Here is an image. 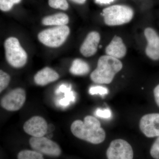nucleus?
<instances>
[{
  "mask_svg": "<svg viewBox=\"0 0 159 159\" xmlns=\"http://www.w3.org/2000/svg\"><path fill=\"white\" fill-rule=\"evenodd\" d=\"M71 131L74 136L92 144H100L106 138L105 130L100 122L93 116H86L84 122L75 120L71 125Z\"/></svg>",
  "mask_w": 159,
  "mask_h": 159,
  "instance_id": "nucleus-1",
  "label": "nucleus"
},
{
  "mask_svg": "<svg viewBox=\"0 0 159 159\" xmlns=\"http://www.w3.org/2000/svg\"><path fill=\"white\" fill-rule=\"evenodd\" d=\"M122 67V62L119 59L103 55L98 60L97 68L91 73V80L98 84H109Z\"/></svg>",
  "mask_w": 159,
  "mask_h": 159,
  "instance_id": "nucleus-2",
  "label": "nucleus"
},
{
  "mask_svg": "<svg viewBox=\"0 0 159 159\" xmlns=\"http://www.w3.org/2000/svg\"><path fill=\"white\" fill-rule=\"evenodd\" d=\"M102 15L106 25L119 26L129 23L133 18L134 11L129 6L114 5L103 9Z\"/></svg>",
  "mask_w": 159,
  "mask_h": 159,
  "instance_id": "nucleus-3",
  "label": "nucleus"
},
{
  "mask_svg": "<svg viewBox=\"0 0 159 159\" xmlns=\"http://www.w3.org/2000/svg\"><path fill=\"white\" fill-rule=\"evenodd\" d=\"M4 47L6 60L10 65L16 68L25 65L28 55L17 38L11 37L7 39L5 41Z\"/></svg>",
  "mask_w": 159,
  "mask_h": 159,
  "instance_id": "nucleus-4",
  "label": "nucleus"
},
{
  "mask_svg": "<svg viewBox=\"0 0 159 159\" xmlns=\"http://www.w3.org/2000/svg\"><path fill=\"white\" fill-rule=\"evenodd\" d=\"M70 33L68 26H56L41 31L38 38L39 41L44 45L50 48H56L65 42Z\"/></svg>",
  "mask_w": 159,
  "mask_h": 159,
  "instance_id": "nucleus-5",
  "label": "nucleus"
},
{
  "mask_svg": "<svg viewBox=\"0 0 159 159\" xmlns=\"http://www.w3.org/2000/svg\"><path fill=\"white\" fill-rule=\"evenodd\" d=\"M107 159H133L132 147L127 141L117 139L112 141L107 151Z\"/></svg>",
  "mask_w": 159,
  "mask_h": 159,
  "instance_id": "nucleus-6",
  "label": "nucleus"
},
{
  "mask_svg": "<svg viewBox=\"0 0 159 159\" xmlns=\"http://www.w3.org/2000/svg\"><path fill=\"white\" fill-rule=\"evenodd\" d=\"M31 148L35 151L51 157H58L61 151L56 142L46 137H33L29 140Z\"/></svg>",
  "mask_w": 159,
  "mask_h": 159,
  "instance_id": "nucleus-7",
  "label": "nucleus"
},
{
  "mask_svg": "<svg viewBox=\"0 0 159 159\" xmlns=\"http://www.w3.org/2000/svg\"><path fill=\"white\" fill-rule=\"evenodd\" d=\"M26 98L25 90L22 88L14 89L2 98L1 100V106L7 111H18L24 105Z\"/></svg>",
  "mask_w": 159,
  "mask_h": 159,
  "instance_id": "nucleus-8",
  "label": "nucleus"
},
{
  "mask_svg": "<svg viewBox=\"0 0 159 159\" xmlns=\"http://www.w3.org/2000/svg\"><path fill=\"white\" fill-rule=\"evenodd\" d=\"M139 127L142 133L148 138L159 136V113L144 115L140 119Z\"/></svg>",
  "mask_w": 159,
  "mask_h": 159,
  "instance_id": "nucleus-9",
  "label": "nucleus"
},
{
  "mask_svg": "<svg viewBox=\"0 0 159 159\" xmlns=\"http://www.w3.org/2000/svg\"><path fill=\"white\" fill-rule=\"evenodd\" d=\"M26 133L33 137H42L47 133L48 124L45 119L39 116L32 117L23 126Z\"/></svg>",
  "mask_w": 159,
  "mask_h": 159,
  "instance_id": "nucleus-10",
  "label": "nucleus"
},
{
  "mask_svg": "<svg viewBox=\"0 0 159 159\" xmlns=\"http://www.w3.org/2000/svg\"><path fill=\"white\" fill-rule=\"evenodd\" d=\"M144 34L147 41L145 53L150 59L159 60V35L155 30L151 28H147L144 31Z\"/></svg>",
  "mask_w": 159,
  "mask_h": 159,
  "instance_id": "nucleus-11",
  "label": "nucleus"
},
{
  "mask_svg": "<svg viewBox=\"0 0 159 159\" xmlns=\"http://www.w3.org/2000/svg\"><path fill=\"white\" fill-rule=\"evenodd\" d=\"M100 40V34L98 32L95 31L90 32L80 47V53L86 57L94 55L97 53Z\"/></svg>",
  "mask_w": 159,
  "mask_h": 159,
  "instance_id": "nucleus-12",
  "label": "nucleus"
},
{
  "mask_svg": "<svg viewBox=\"0 0 159 159\" xmlns=\"http://www.w3.org/2000/svg\"><path fill=\"white\" fill-rule=\"evenodd\" d=\"M105 51L107 55L121 59L126 55V48L122 39L116 35L106 48Z\"/></svg>",
  "mask_w": 159,
  "mask_h": 159,
  "instance_id": "nucleus-13",
  "label": "nucleus"
},
{
  "mask_svg": "<svg viewBox=\"0 0 159 159\" xmlns=\"http://www.w3.org/2000/svg\"><path fill=\"white\" fill-rule=\"evenodd\" d=\"M59 78V74L56 71L49 67H46L37 72L34 75V80L37 85L45 86L56 81Z\"/></svg>",
  "mask_w": 159,
  "mask_h": 159,
  "instance_id": "nucleus-14",
  "label": "nucleus"
},
{
  "mask_svg": "<svg viewBox=\"0 0 159 159\" xmlns=\"http://www.w3.org/2000/svg\"><path fill=\"white\" fill-rule=\"evenodd\" d=\"M69 22L67 15L64 13H57L46 16L42 20V24L46 26L66 25Z\"/></svg>",
  "mask_w": 159,
  "mask_h": 159,
  "instance_id": "nucleus-15",
  "label": "nucleus"
},
{
  "mask_svg": "<svg viewBox=\"0 0 159 159\" xmlns=\"http://www.w3.org/2000/svg\"><path fill=\"white\" fill-rule=\"evenodd\" d=\"M90 67L88 64L79 58L74 60L70 68V72L74 75L83 76L88 74Z\"/></svg>",
  "mask_w": 159,
  "mask_h": 159,
  "instance_id": "nucleus-16",
  "label": "nucleus"
},
{
  "mask_svg": "<svg viewBox=\"0 0 159 159\" xmlns=\"http://www.w3.org/2000/svg\"><path fill=\"white\" fill-rule=\"evenodd\" d=\"M18 159H44L42 154L35 151L24 150L20 152Z\"/></svg>",
  "mask_w": 159,
  "mask_h": 159,
  "instance_id": "nucleus-17",
  "label": "nucleus"
},
{
  "mask_svg": "<svg viewBox=\"0 0 159 159\" xmlns=\"http://www.w3.org/2000/svg\"><path fill=\"white\" fill-rule=\"evenodd\" d=\"M65 97L59 101L58 104L62 107H66L70 105L71 102H75L76 96L71 89L64 93Z\"/></svg>",
  "mask_w": 159,
  "mask_h": 159,
  "instance_id": "nucleus-18",
  "label": "nucleus"
},
{
  "mask_svg": "<svg viewBox=\"0 0 159 159\" xmlns=\"http://www.w3.org/2000/svg\"><path fill=\"white\" fill-rule=\"evenodd\" d=\"M48 4L49 6L53 9L66 10L69 8L67 0H48Z\"/></svg>",
  "mask_w": 159,
  "mask_h": 159,
  "instance_id": "nucleus-19",
  "label": "nucleus"
},
{
  "mask_svg": "<svg viewBox=\"0 0 159 159\" xmlns=\"http://www.w3.org/2000/svg\"><path fill=\"white\" fill-rule=\"evenodd\" d=\"M21 0H0V9L2 11H8L15 4H19Z\"/></svg>",
  "mask_w": 159,
  "mask_h": 159,
  "instance_id": "nucleus-20",
  "label": "nucleus"
},
{
  "mask_svg": "<svg viewBox=\"0 0 159 159\" xmlns=\"http://www.w3.org/2000/svg\"><path fill=\"white\" fill-rule=\"evenodd\" d=\"M10 76L2 70L0 71V92L2 93L9 85L10 82Z\"/></svg>",
  "mask_w": 159,
  "mask_h": 159,
  "instance_id": "nucleus-21",
  "label": "nucleus"
},
{
  "mask_svg": "<svg viewBox=\"0 0 159 159\" xmlns=\"http://www.w3.org/2000/svg\"><path fill=\"white\" fill-rule=\"evenodd\" d=\"M89 93L92 95L99 94L101 96H104L109 93L108 89L101 86H96L91 87Z\"/></svg>",
  "mask_w": 159,
  "mask_h": 159,
  "instance_id": "nucleus-22",
  "label": "nucleus"
},
{
  "mask_svg": "<svg viewBox=\"0 0 159 159\" xmlns=\"http://www.w3.org/2000/svg\"><path fill=\"white\" fill-rule=\"evenodd\" d=\"M150 153L153 158L159 159V136L152 144L151 148Z\"/></svg>",
  "mask_w": 159,
  "mask_h": 159,
  "instance_id": "nucleus-23",
  "label": "nucleus"
},
{
  "mask_svg": "<svg viewBox=\"0 0 159 159\" xmlns=\"http://www.w3.org/2000/svg\"><path fill=\"white\" fill-rule=\"evenodd\" d=\"M95 115L99 118L108 119L112 116L111 111L109 109L98 108L95 111Z\"/></svg>",
  "mask_w": 159,
  "mask_h": 159,
  "instance_id": "nucleus-24",
  "label": "nucleus"
},
{
  "mask_svg": "<svg viewBox=\"0 0 159 159\" xmlns=\"http://www.w3.org/2000/svg\"><path fill=\"white\" fill-rule=\"evenodd\" d=\"M70 89H71L70 86H67L65 84H61V85L59 86V87L56 89L55 93L56 94H59L60 93H64L65 92L69 90Z\"/></svg>",
  "mask_w": 159,
  "mask_h": 159,
  "instance_id": "nucleus-25",
  "label": "nucleus"
},
{
  "mask_svg": "<svg viewBox=\"0 0 159 159\" xmlns=\"http://www.w3.org/2000/svg\"><path fill=\"white\" fill-rule=\"evenodd\" d=\"M153 94L155 100L157 105L159 107V84L154 89Z\"/></svg>",
  "mask_w": 159,
  "mask_h": 159,
  "instance_id": "nucleus-26",
  "label": "nucleus"
},
{
  "mask_svg": "<svg viewBox=\"0 0 159 159\" xmlns=\"http://www.w3.org/2000/svg\"><path fill=\"white\" fill-rule=\"evenodd\" d=\"M95 1L98 4H107L113 2L114 0H95Z\"/></svg>",
  "mask_w": 159,
  "mask_h": 159,
  "instance_id": "nucleus-27",
  "label": "nucleus"
},
{
  "mask_svg": "<svg viewBox=\"0 0 159 159\" xmlns=\"http://www.w3.org/2000/svg\"><path fill=\"white\" fill-rule=\"evenodd\" d=\"M71 1H72V2H74V3H77V4L82 5V4L85 3L87 0H71Z\"/></svg>",
  "mask_w": 159,
  "mask_h": 159,
  "instance_id": "nucleus-28",
  "label": "nucleus"
}]
</instances>
